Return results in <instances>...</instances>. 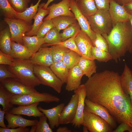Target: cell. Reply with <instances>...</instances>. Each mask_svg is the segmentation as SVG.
<instances>
[{
	"label": "cell",
	"instance_id": "51",
	"mask_svg": "<svg viewBox=\"0 0 132 132\" xmlns=\"http://www.w3.org/2000/svg\"><path fill=\"white\" fill-rule=\"evenodd\" d=\"M57 132H71L72 131L66 126L60 127L56 130Z\"/></svg>",
	"mask_w": 132,
	"mask_h": 132
},
{
	"label": "cell",
	"instance_id": "23",
	"mask_svg": "<svg viewBox=\"0 0 132 132\" xmlns=\"http://www.w3.org/2000/svg\"><path fill=\"white\" fill-rule=\"evenodd\" d=\"M45 3H43L39 5L37 13L33 17L34 22L32 26V28L29 32L26 33L25 35L32 36L36 35L40 27L43 22L44 17L49 13V11L43 7Z\"/></svg>",
	"mask_w": 132,
	"mask_h": 132
},
{
	"label": "cell",
	"instance_id": "24",
	"mask_svg": "<svg viewBox=\"0 0 132 132\" xmlns=\"http://www.w3.org/2000/svg\"><path fill=\"white\" fill-rule=\"evenodd\" d=\"M10 54L14 59L29 60L33 54L24 45L12 41Z\"/></svg>",
	"mask_w": 132,
	"mask_h": 132
},
{
	"label": "cell",
	"instance_id": "25",
	"mask_svg": "<svg viewBox=\"0 0 132 132\" xmlns=\"http://www.w3.org/2000/svg\"><path fill=\"white\" fill-rule=\"evenodd\" d=\"M76 1L80 11L87 18L94 15L98 10L94 0H78Z\"/></svg>",
	"mask_w": 132,
	"mask_h": 132
},
{
	"label": "cell",
	"instance_id": "54",
	"mask_svg": "<svg viewBox=\"0 0 132 132\" xmlns=\"http://www.w3.org/2000/svg\"><path fill=\"white\" fill-rule=\"evenodd\" d=\"M31 128L30 129V132H35L36 128V125L32 126Z\"/></svg>",
	"mask_w": 132,
	"mask_h": 132
},
{
	"label": "cell",
	"instance_id": "18",
	"mask_svg": "<svg viewBox=\"0 0 132 132\" xmlns=\"http://www.w3.org/2000/svg\"><path fill=\"white\" fill-rule=\"evenodd\" d=\"M4 117L8 122L7 128H14L16 127H26L35 125L38 121L37 120H30L23 118L20 115L15 114L7 111Z\"/></svg>",
	"mask_w": 132,
	"mask_h": 132
},
{
	"label": "cell",
	"instance_id": "6",
	"mask_svg": "<svg viewBox=\"0 0 132 132\" xmlns=\"http://www.w3.org/2000/svg\"><path fill=\"white\" fill-rule=\"evenodd\" d=\"M34 73L41 84L52 88L60 93L64 83L56 75L49 67L34 65Z\"/></svg>",
	"mask_w": 132,
	"mask_h": 132
},
{
	"label": "cell",
	"instance_id": "45",
	"mask_svg": "<svg viewBox=\"0 0 132 132\" xmlns=\"http://www.w3.org/2000/svg\"><path fill=\"white\" fill-rule=\"evenodd\" d=\"M13 58L10 55L6 54L0 50V64L12 66L14 65Z\"/></svg>",
	"mask_w": 132,
	"mask_h": 132
},
{
	"label": "cell",
	"instance_id": "11",
	"mask_svg": "<svg viewBox=\"0 0 132 132\" xmlns=\"http://www.w3.org/2000/svg\"><path fill=\"white\" fill-rule=\"evenodd\" d=\"M69 6L80 26L81 30L89 36L94 46V43L96 37V33L91 29L87 18L82 13L79 9L76 0H70Z\"/></svg>",
	"mask_w": 132,
	"mask_h": 132
},
{
	"label": "cell",
	"instance_id": "31",
	"mask_svg": "<svg viewBox=\"0 0 132 132\" xmlns=\"http://www.w3.org/2000/svg\"><path fill=\"white\" fill-rule=\"evenodd\" d=\"M41 0H38L37 3L34 5L33 3H31L29 7L22 12H17L16 18L22 19L31 23L32 20L38 11L39 3Z\"/></svg>",
	"mask_w": 132,
	"mask_h": 132
},
{
	"label": "cell",
	"instance_id": "38",
	"mask_svg": "<svg viewBox=\"0 0 132 132\" xmlns=\"http://www.w3.org/2000/svg\"><path fill=\"white\" fill-rule=\"evenodd\" d=\"M0 8L5 18H16L17 12L12 7L8 0H0Z\"/></svg>",
	"mask_w": 132,
	"mask_h": 132
},
{
	"label": "cell",
	"instance_id": "12",
	"mask_svg": "<svg viewBox=\"0 0 132 132\" xmlns=\"http://www.w3.org/2000/svg\"><path fill=\"white\" fill-rule=\"evenodd\" d=\"M75 40L82 56L94 60L91 54L92 48L94 46L91 39L88 34L81 29L76 36Z\"/></svg>",
	"mask_w": 132,
	"mask_h": 132
},
{
	"label": "cell",
	"instance_id": "9",
	"mask_svg": "<svg viewBox=\"0 0 132 132\" xmlns=\"http://www.w3.org/2000/svg\"><path fill=\"white\" fill-rule=\"evenodd\" d=\"M84 110L95 114L104 120L113 129L117 127V122L110 114L108 110L104 106L93 102L86 98Z\"/></svg>",
	"mask_w": 132,
	"mask_h": 132
},
{
	"label": "cell",
	"instance_id": "10",
	"mask_svg": "<svg viewBox=\"0 0 132 132\" xmlns=\"http://www.w3.org/2000/svg\"><path fill=\"white\" fill-rule=\"evenodd\" d=\"M0 83L5 89L14 95H26L39 92L34 87L25 85L16 78H7Z\"/></svg>",
	"mask_w": 132,
	"mask_h": 132
},
{
	"label": "cell",
	"instance_id": "52",
	"mask_svg": "<svg viewBox=\"0 0 132 132\" xmlns=\"http://www.w3.org/2000/svg\"><path fill=\"white\" fill-rule=\"evenodd\" d=\"M119 4L122 5H125L131 1L132 0H114Z\"/></svg>",
	"mask_w": 132,
	"mask_h": 132
},
{
	"label": "cell",
	"instance_id": "41",
	"mask_svg": "<svg viewBox=\"0 0 132 132\" xmlns=\"http://www.w3.org/2000/svg\"><path fill=\"white\" fill-rule=\"evenodd\" d=\"M54 27L51 19L44 21L39 29L36 35L39 37L44 38L47 33Z\"/></svg>",
	"mask_w": 132,
	"mask_h": 132
},
{
	"label": "cell",
	"instance_id": "8",
	"mask_svg": "<svg viewBox=\"0 0 132 132\" xmlns=\"http://www.w3.org/2000/svg\"><path fill=\"white\" fill-rule=\"evenodd\" d=\"M82 125L86 127L90 132H112L113 130L102 118L85 110Z\"/></svg>",
	"mask_w": 132,
	"mask_h": 132
},
{
	"label": "cell",
	"instance_id": "49",
	"mask_svg": "<svg viewBox=\"0 0 132 132\" xmlns=\"http://www.w3.org/2000/svg\"><path fill=\"white\" fill-rule=\"evenodd\" d=\"M6 111L5 110H2L0 109V126L4 128H7L4 121V115Z\"/></svg>",
	"mask_w": 132,
	"mask_h": 132
},
{
	"label": "cell",
	"instance_id": "55",
	"mask_svg": "<svg viewBox=\"0 0 132 132\" xmlns=\"http://www.w3.org/2000/svg\"><path fill=\"white\" fill-rule=\"evenodd\" d=\"M88 131L87 128L85 126H83V132H88Z\"/></svg>",
	"mask_w": 132,
	"mask_h": 132
},
{
	"label": "cell",
	"instance_id": "7",
	"mask_svg": "<svg viewBox=\"0 0 132 132\" xmlns=\"http://www.w3.org/2000/svg\"><path fill=\"white\" fill-rule=\"evenodd\" d=\"M4 21L9 27L12 41L23 44V37L26 33L31 30L32 25L20 19L5 18Z\"/></svg>",
	"mask_w": 132,
	"mask_h": 132
},
{
	"label": "cell",
	"instance_id": "42",
	"mask_svg": "<svg viewBox=\"0 0 132 132\" xmlns=\"http://www.w3.org/2000/svg\"><path fill=\"white\" fill-rule=\"evenodd\" d=\"M79 32L77 33L72 37L64 41H61L57 44L62 45L69 49L77 52L82 56V55L78 49L75 40L76 36Z\"/></svg>",
	"mask_w": 132,
	"mask_h": 132
},
{
	"label": "cell",
	"instance_id": "20",
	"mask_svg": "<svg viewBox=\"0 0 132 132\" xmlns=\"http://www.w3.org/2000/svg\"><path fill=\"white\" fill-rule=\"evenodd\" d=\"M65 106V103H61L56 106L49 109H45L41 107L38 108L42 112L48 119L50 127L52 129L58 127L60 124V115Z\"/></svg>",
	"mask_w": 132,
	"mask_h": 132
},
{
	"label": "cell",
	"instance_id": "21",
	"mask_svg": "<svg viewBox=\"0 0 132 132\" xmlns=\"http://www.w3.org/2000/svg\"><path fill=\"white\" fill-rule=\"evenodd\" d=\"M40 102L25 105H19L17 107H13L8 111L15 114L22 115L34 117H40L44 115L39 110L37 106Z\"/></svg>",
	"mask_w": 132,
	"mask_h": 132
},
{
	"label": "cell",
	"instance_id": "16",
	"mask_svg": "<svg viewBox=\"0 0 132 132\" xmlns=\"http://www.w3.org/2000/svg\"><path fill=\"white\" fill-rule=\"evenodd\" d=\"M74 92L78 94V100L76 116L71 123L75 127L79 128L82 125L86 98V88L84 84H81Z\"/></svg>",
	"mask_w": 132,
	"mask_h": 132
},
{
	"label": "cell",
	"instance_id": "35",
	"mask_svg": "<svg viewBox=\"0 0 132 132\" xmlns=\"http://www.w3.org/2000/svg\"><path fill=\"white\" fill-rule=\"evenodd\" d=\"M50 48L54 63L62 61L65 54L70 49L59 44L53 45Z\"/></svg>",
	"mask_w": 132,
	"mask_h": 132
},
{
	"label": "cell",
	"instance_id": "17",
	"mask_svg": "<svg viewBox=\"0 0 132 132\" xmlns=\"http://www.w3.org/2000/svg\"><path fill=\"white\" fill-rule=\"evenodd\" d=\"M34 65L50 67L54 63L50 48L41 47L30 59Z\"/></svg>",
	"mask_w": 132,
	"mask_h": 132
},
{
	"label": "cell",
	"instance_id": "19",
	"mask_svg": "<svg viewBox=\"0 0 132 132\" xmlns=\"http://www.w3.org/2000/svg\"><path fill=\"white\" fill-rule=\"evenodd\" d=\"M83 75L77 65L69 69L65 87L66 90L71 91L77 89L81 84V80Z\"/></svg>",
	"mask_w": 132,
	"mask_h": 132
},
{
	"label": "cell",
	"instance_id": "57",
	"mask_svg": "<svg viewBox=\"0 0 132 132\" xmlns=\"http://www.w3.org/2000/svg\"></svg>",
	"mask_w": 132,
	"mask_h": 132
},
{
	"label": "cell",
	"instance_id": "56",
	"mask_svg": "<svg viewBox=\"0 0 132 132\" xmlns=\"http://www.w3.org/2000/svg\"><path fill=\"white\" fill-rule=\"evenodd\" d=\"M131 15V16L129 19V21L132 27V15Z\"/></svg>",
	"mask_w": 132,
	"mask_h": 132
},
{
	"label": "cell",
	"instance_id": "13",
	"mask_svg": "<svg viewBox=\"0 0 132 132\" xmlns=\"http://www.w3.org/2000/svg\"><path fill=\"white\" fill-rule=\"evenodd\" d=\"M67 105L65 106L61 113L59 123L61 124L71 123L76 114L77 107L78 96L74 92Z\"/></svg>",
	"mask_w": 132,
	"mask_h": 132
},
{
	"label": "cell",
	"instance_id": "32",
	"mask_svg": "<svg viewBox=\"0 0 132 132\" xmlns=\"http://www.w3.org/2000/svg\"><path fill=\"white\" fill-rule=\"evenodd\" d=\"M13 94L5 89L2 85L0 84V104L3 110L6 111L13 108V105L10 101V99Z\"/></svg>",
	"mask_w": 132,
	"mask_h": 132
},
{
	"label": "cell",
	"instance_id": "48",
	"mask_svg": "<svg viewBox=\"0 0 132 132\" xmlns=\"http://www.w3.org/2000/svg\"><path fill=\"white\" fill-rule=\"evenodd\" d=\"M29 129L24 127H18L16 128H0V132H29Z\"/></svg>",
	"mask_w": 132,
	"mask_h": 132
},
{
	"label": "cell",
	"instance_id": "43",
	"mask_svg": "<svg viewBox=\"0 0 132 132\" xmlns=\"http://www.w3.org/2000/svg\"><path fill=\"white\" fill-rule=\"evenodd\" d=\"M96 37L94 43V46L107 52H109V47L107 42L101 34L95 33Z\"/></svg>",
	"mask_w": 132,
	"mask_h": 132
},
{
	"label": "cell",
	"instance_id": "44",
	"mask_svg": "<svg viewBox=\"0 0 132 132\" xmlns=\"http://www.w3.org/2000/svg\"><path fill=\"white\" fill-rule=\"evenodd\" d=\"M9 78H16L15 76L3 65H0V81Z\"/></svg>",
	"mask_w": 132,
	"mask_h": 132
},
{
	"label": "cell",
	"instance_id": "46",
	"mask_svg": "<svg viewBox=\"0 0 132 132\" xmlns=\"http://www.w3.org/2000/svg\"><path fill=\"white\" fill-rule=\"evenodd\" d=\"M128 131L129 132H132V125L124 122H122L116 128L113 130V132H123L125 131Z\"/></svg>",
	"mask_w": 132,
	"mask_h": 132
},
{
	"label": "cell",
	"instance_id": "53",
	"mask_svg": "<svg viewBox=\"0 0 132 132\" xmlns=\"http://www.w3.org/2000/svg\"><path fill=\"white\" fill-rule=\"evenodd\" d=\"M54 0H47V1L46 3H45L43 7L45 9H47V7H48V6L49 4L52 1ZM76 1H77L78 0H76Z\"/></svg>",
	"mask_w": 132,
	"mask_h": 132
},
{
	"label": "cell",
	"instance_id": "28",
	"mask_svg": "<svg viewBox=\"0 0 132 132\" xmlns=\"http://www.w3.org/2000/svg\"><path fill=\"white\" fill-rule=\"evenodd\" d=\"M11 35L10 29L4 28L0 33V49L2 52L10 55L11 51Z\"/></svg>",
	"mask_w": 132,
	"mask_h": 132
},
{
	"label": "cell",
	"instance_id": "2",
	"mask_svg": "<svg viewBox=\"0 0 132 132\" xmlns=\"http://www.w3.org/2000/svg\"><path fill=\"white\" fill-rule=\"evenodd\" d=\"M102 36L107 42L112 59L116 62L127 52L132 53V27L129 21L117 23L109 34Z\"/></svg>",
	"mask_w": 132,
	"mask_h": 132
},
{
	"label": "cell",
	"instance_id": "33",
	"mask_svg": "<svg viewBox=\"0 0 132 132\" xmlns=\"http://www.w3.org/2000/svg\"><path fill=\"white\" fill-rule=\"evenodd\" d=\"M81 57L77 52L69 49L64 55L62 61L69 69L77 65Z\"/></svg>",
	"mask_w": 132,
	"mask_h": 132
},
{
	"label": "cell",
	"instance_id": "34",
	"mask_svg": "<svg viewBox=\"0 0 132 132\" xmlns=\"http://www.w3.org/2000/svg\"><path fill=\"white\" fill-rule=\"evenodd\" d=\"M44 38V44L46 43L47 46L56 44L62 41L60 33L55 27L47 33Z\"/></svg>",
	"mask_w": 132,
	"mask_h": 132
},
{
	"label": "cell",
	"instance_id": "27",
	"mask_svg": "<svg viewBox=\"0 0 132 132\" xmlns=\"http://www.w3.org/2000/svg\"><path fill=\"white\" fill-rule=\"evenodd\" d=\"M77 65L81 69L84 75L88 78L96 73L97 66L94 60L81 56Z\"/></svg>",
	"mask_w": 132,
	"mask_h": 132
},
{
	"label": "cell",
	"instance_id": "40",
	"mask_svg": "<svg viewBox=\"0 0 132 132\" xmlns=\"http://www.w3.org/2000/svg\"><path fill=\"white\" fill-rule=\"evenodd\" d=\"M47 118L44 115L40 117L36 125L35 132H53L52 129L47 122Z\"/></svg>",
	"mask_w": 132,
	"mask_h": 132
},
{
	"label": "cell",
	"instance_id": "29",
	"mask_svg": "<svg viewBox=\"0 0 132 132\" xmlns=\"http://www.w3.org/2000/svg\"><path fill=\"white\" fill-rule=\"evenodd\" d=\"M50 67L64 84L66 83L69 69L62 61L54 63Z\"/></svg>",
	"mask_w": 132,
	"mask_h": 132
},
{
	"label": "cell",
	"instance_id": "50",
	"mask_svg": "<svg viewBox=\"0 0 132 132\" xmlns=\"http://www.w3.org/2000/svg\"><path fill=\"white\" fill-rule=\"evenodd\" d=\"M123 6L128 12L132 15V0Z\"/></svg>",
	"mask_w": 132,
	"mask_h": 132
},
{
	"label": "cell",
	"instance_id": "4",
	"mask_svg": "<svg viewBox=\"0 0 132 132\" xmlns=\"http://www.w3.org/2000/svg\"><path fill=\"white\" fill-rule=\"evenodd\" d=\"M92 30L102 35L108 34L113 26L112 20L108 10L98 9L96 13L88 18Z\"/></svg>",
	"mask_w": 132,
	"mask_h": 132
},
{
	"label": "cell",
	"instance_id": "14",
	"mask_svg": "<svg viewBox=\"0 0 132 132\" xmlns=\"http://www.w3.org/2000/svg\"><path fill=\"white\" fill-rule=\"evenodd\" d=\"M113 26L118 22L129 21L131 15L126 11L123 5H121L114 0H110L108 10Z\"/></svg>",
	"mask_w": 132,
	"mask_h": 132
},
{
	"label": "cell",
	"instance_id": "47",
	"mask_svg": "<svg viewBox=\"0 0 132 132\" xmlns=\"http://www.w3.org/2000/svg\"><path fill=\"white\" fill-rule=\"evenodd\" d=\"M110 0H94L98 9L109 10Z\"/></svg>",
	"mask_w": 132,
	"mask_h": 132
},
{
	"label": "cell",
	"instance_id": "5",
	"mask_svg": "<svg viewBox=\"0 0 132 132\" xmlns=\"http://www.w3.org/2000/svg\"><path fill=\"white\" fill-rule=\"evenodd\" d=\"M60 101V98L55 95L46 92H39L26 95L13 94L10 99L12 104L18 105H27L40 102L58 103Z\"/></svg>",
	"mask_w": 132,
	"mask_h": 132
},
{
	"label": "cell",
	"instance_id": "15",
	"mask_svg": "<svg viewBox=\"0 0 132 132\" xmlns=\"http://www.w3.org/2000/svg\"><path fill=\"white\" fill-rule=\"evenodd\" d=\"M70 0H62L57 3H54L47 9L49 11L48 15L44 21L51 20L60 16H66L74 17V15L71 11L69 3Z\"/></svg>",
	"mask_w": 132,
	"mask_h": 132
},
{
	"label": "cell",
	"instance_id": "36",
	"mask_svg": "<svg viewBox=\"0 0 132 132\" xmlns=\"http://www.w3.org/2000/svg\"><path fill=\"white\" fill-rule=\"evenodd\" d=\"M91 54L93 60H96L99 62H107L112 59V57L109 52L101 50L95 46H93Z\"/></svg>",
	"mask_w": 132,
	"mask_h": 132
},
{
	"label": "cell",
	"instance_id": "1",
	"mask_svg": "<svg viewBox=\"0 0 132 132\" xmlns=\"http://www.w3.org/2000/svg\"><path fill=\"white\" fill-rule=\"evenodd\" d=\"M86 98L104 106L118 123L132 125V106L122 88L118 73L106 70L93 74L84 84Z\"/></svg>",
	"mask_w": 132,
	"mask_h": 132
},
{
	"label": "cell",
	"instance_id": "22",
	"mask_svg": "<svg viewBox=\"0 0 132 132\" xmlns=\"http://www.w3.org/2000/svg\"><path fill=\"white\" fill-rule=\"evenodd\" d=\"M120 80L123 90L130 97L132 106V71L126 63Z\"/></svg>",
	"mask_w": 132,
	"mask_h": 132
},
{
	"label": "cell",
	"instance_id": "3",
	"mask_svg": "<svg viewBox=\"0 0 132 132\" xmlns=\"http://www.w3.org/2000/svg\"><path fill=\"white\" fill-rule=\"evenodd\" d=\"M14 62L13 65L9 66L7 68L19 81L25 85L34 87L41 84L34 73V65L30 60L14 59Z\"/></svg>",
	"mask_w": 132,
	"mask_h": 132
},
{
	"label": "cell",
	"instance_id": "39",
	"mask_svg": "<svg viewBox=\"0 0 132 132\" xmlns=\"http://www.w3.org/2000/svg\"><path fill=\"white\" fill-rule=\"evenodd\" d=\"M10 4L18 12L24 11L28 7V4L31 0H8Z\"/></svg>",
	"mask_w": 132,
	"mask_h": 132
},
{
	"label": "cell",
	"instance_id": "26",
	"mask_svg": "<svg viewBox=\"0 0 132 132\" xmlns=\"http://www.w3.org/2000/svg\"><path fill=\"white\" fill-rule=\"evenodd\" d=\"M22 40L23 44L33 54L37 52L44 44V38L39 37L36 35L33 36L25 35Z\"/></svg>",
	"mask_w": 132,
	"mask_h": 132
},
{
	"label": "cell",
	"instance_id": "37",
	"mask_svg": "<svg viewBox=\"0 0 132 132\" xmlns=\"http://www.w3.org/2000/svg\"><path fill=\"white\" fill-rule=\"evenodd\" d=\"M78 22L69 25L63 30L60 33L62 41H64L74 36L81 30Z\"/></svg>",
	"mask_w": 132,
	"mask_h": 132
},
{
	"label": "cell",
	"instance_id": "30",
	"mask_svg": "<svg viewBox=\"0 0 132 132\" xmlns=\"http://www.w3.org/2000/svg\"><path fill=\"white\" fill-rule=\"evenodd\" d=\"M51 20L54 27L59 32L69 25L77 22L75 17L66 16H58Z\"/></svg>",
	"mask_w": 132,
	"mask_h": 132
}]
</instances>
